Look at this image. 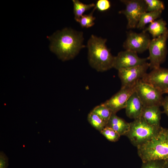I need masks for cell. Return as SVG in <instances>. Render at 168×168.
Listing matches in <instances>:
<instances>
[{
  "mask_svg": "<svg viewBox=\"0 0 168 168\" xmlns=\"http://www.w3.org/2000/svg\"><path fill=\"white\" fill-rule=\"evenodd\" d=\"M135 86L121 87L119 91L103 104L113 113L116 114L125 108L129 98L135 91Z\"/></svg>",
  "mask_w": 168,
  "mask_h": 168,
  "instance_id": "obj_12",
  "label": "cell"
},
{
  "mask_svg": "<svg viewBox=\"0 0 168 168\" xmlns=\"http://www.w3.org/2000/svg\"><path fill=\"white\" fill-rule=\"evenodd\" d=\"M149 68L148 62L136 67L120 69L118 70V75L121 83V87L135 86L137 82L141 79L147 73Z\"/></svg>",
  "mask_w": 168,
  "mask_h": 168,
  "instance_id": "obj_8",
  "label": "cell"
},
{
  "mask_svg": "<svg viewBox=\"0 0 168 168\" xmlns=\"http://www.w3.org/2000/svg\"><path fill=\"white\" fill-rule=\"evenodd\" d=\"M108 140L116 142L119 140L120 135L111 128L106 126L100 132Z\"/></svg>",
  "mask_w": 168,
  "mask_h": 168,
  "instance_id": "obj_23",
  "label": "cell"
},
{
  "mask_svg": "<svg viewBox=\"0 0 168 168\" xmlns=\"http://www.w3.org/2000/svg\"><path fill=\"white\" fill-rule=\"evenodd\" d=\"M130 128L126 136L137 148L142 146L154 136L161 126L151 125L141 117L129 123Z\"/></svg>",
  "mask_w": 168,
  "mask_h": 168,
  "instance_id": "obj_4",
  "label": "cell"
},
{
  "mask_svg": "<svg viewBox=\"0 0 168 168\" xmlns=\"http://www.w3.org/2000/svg\"><path fill=\"white\" fill-rule=\"evenodd\" d=\"M87 120L91 125L100 132L106 125V123L92 111L88 115Z\"/></svg>",
  "mask_w": 168,
  "mask_h": 168,
  "instance_id": "obj_19",
  "label": "cell"
},
{
  "mask_svg": "<svg viewBox=\"0 0 168 168\" xmlns=\"http://www.w3.org/2000/svg\"><path fill=\"white\" fill-rule=\"evenodd\" d=\"M73 13L76 21L78 22L81 17L86 11L94 7L95 4L93 3L89 4H84L78 0H73Z\"/></svg>",
  "mask_w": 168,
  "mask_h": 168,
  "instance_id": "obj_17",
  "label": "cell"
},
{
  "mask_svg": "<svg viewBox=\"0 0 168 168\" xmlns=\"http://www.w3.org/2000/svg\"><path fill=\"white\" fill-rule=\"evenodd\" d=\"M106 126L117 132L120 136H126L128 132L130 124L124 119L113 113L108 122Z\"/></svg>",
  "mask_w": 168,
  "mask_h": 168,
  "instance_id": "obj_15",
  "label": "cell"
},
{
  "mask_svg": "<svg viewBox=\"0 0 168 168\" xmlns=\"http://www.w3.org/2000/svg\"><path fill=\"white\" fill-rule=\"evenodd\" d=\"M110 7V2L108 0H98L97 1L95 6L96 9L100 12L107 11Z\"/></svg>",
  "mask_w": 168,
  "mask_h": 168,
  "instance_id": "obj_25",
  "label": "cell"
},
{
  "mask_svg": "<svg viewBox=\"0 0 168 168\" xmlns=\"http://www.w3.org/2000/svg\"><path fill=\"white\" fill-rule=\"evenodd\" d=\"M167 23L165 20L161 18L156 20L150 23L148 26L143 31L148 32L153 38H157L165 33L168 30Z\"/></svg>",
  "mask_w": 168,
  "mask_h": 168,
  "instance_id": "obj_16",
  "label": "cell"
},
{
  "mask_svg": "<svg viewBox=\"0 0 168 168\" xmlns=\"http://www.w3.org/2000/svg\"><path fill=\"white\" fill-rule=\"evenodd\" d=\"M96 9L95 7L90 14L83 15L81 17L78 22L82 27L88 28L91 27L94 25V21L96 18L93 16V13Z\"/></svg>",
  "mask_w": 168,
  "mask_h": 168,
  "instance_id": "obj_22",
  "label": "cell"
},
{
  "mask_svg": "<svg viewBox=\"0 0 168 168\" xmlns=\"http://www.w3.org/2000/svg\"><path fill=\"white\" fill-rule=\"evenodd\" d=\"M125 6L124 9L119 13L124 15L127 20V28H136L142 15L147 12L144 0H121Z\"/></svg>",
  "mask_w": 168,
  "mask_h": 168,
  "instance_id": "obj_7",
  "label": "cell"
},
{
  "mask_svg": "<svg viewBox=\"0 0 168 168\" xmlns=\"http://www.w3.org/2000/svg\"><path fill=\"white\" fill-rule=\"evenodd\" d=\"M158 106H143L141 117L149 124L159 127L161 112Z\"/></svg>",
  "mask_w": 168,
  "mask_h": 168,
  "instance_id": "obj_14",
  "label": "cell"
},
{
  "mask_svg": "<svg viewBox=\"0 0 168 168\" xmlns=\"http://www.w3.org/2000/svg\"><path fill=\"white\" fill-rule=\"evenodd\" d=\"M166 161L154 160L143 162L141 168H164Z\"/></svg>",
  "mask_w": 168,
  "mask_h": 168,
  "instance_id": "obj_24",
  "label": "cell"
},
{
  "mask_svg": "<svg viewBox=\"0 0 168 168\" xmlns=\"http://www.w3.org/2000/svg\"><path fill=\"white\" fill-rule=\"evenodd\" d=\"M106 39L93 35L87 45L89 65L98 72H104L113 68L114 57L107 48Z\"/></svg>",
  "mask_w": 168,
  "mask_h": 168,
  "instance_id": "obj_2",
  "label": "cell"
},
{
  "mask_svg": "<svg viewBox=\"0 0 168 168\" xmlns=\"http://www.w3.org/2000/svg\"><path fill=\"white\" fill-rule=\"evenodd\" d=\"M147 12L162 11L165 8L163 2L160 0H144Z\"/></svg>",
  "mask_w": 168,
  "mask_h": 168,
  "instance_id": "obj_21",
  "label": "cell"
},
{
  "mask_svg": "<svg viewBox=\"0 0 168 168\" xmlns=\"http://www.w3.org/2000/svg\"><path fill=\"white\" fill-rule=\"evenodd\" d=\"M162 106L163 107V113H165L168 117V96L164 98Z\"/></svg>",
  "mask_w": 168,
  "mask_h": 168,
  "instance_id": "obj_27",
  "label": "cell"
},
{
  "mask_svg": "<svg viewBox=\"0 0 168 168\" xmlns=\"http://www.w3.org/2000/svg\"><path fill=\"white\" fill-rule=\"evenodd\" d=\"M8 165V159L4 152H0V168H7Z\"/></svg>",
  "mask_w": 168,
  "mask_h": 168,
  "instance_id": "obj_26",
  "label": "cell"
},
{
  "mask_svg": "<svg viewBox=\"0 0 168 168\" xmlns=\"http://www.w3.org/2000/svg\"><path fill=\"white\" fill-rule=\"evenodd\" d=\"M168 39V30L159 37L150 41L148 49L149 55V68L152 70L158 68L166 60L167 53L166 42Z\"/></svg>",
  "mask_w": 168,
  "mask_h": 168,
  "instance_id": "obj_5",
  "label": "cell"
},
{
  "mask_svg": "<svg viewBox=\"0 0 168 168\" xmlns=\"http://www.w3.org/2000/svg\"><path fill=\"white\" fill-rule=\"evenodd\" d=\"M142 162L154 160L168 159V128L161 127L151 138L137 148Z\"/></svg>",
  "mask_w": 168,
  "mask_h": 168,
  "instance_id": "obj_3",
  "label": "cell"
},
{
  "mask_svg": "<svg viewBox=\"0 0 168 168\" xmlns=\"http://www.w3.org/2000/svg\"><path fill=\"white\" fill-rule=\"evenodd\" d=\"M162 11H156L146 12L141 16L136 28L138 29H142L149 23H151L159 17L162 12Z\"/></svg>",
  "mask_w": 168,
  "mask_h": 168,
  "instance_id": "obj_18",
  "label": "cell"
},
{
  "mask_svg": "<svg viewBox=\"0 0 168 168\" xmlns=\"http://www.w3.org/2000/svg\"><path fill=\"white\" fill-rule=\"evenodd\" d=\"M148 58L139 57L137 53L128 50L121 51L115 56L113 68L118 70L142 65L147 62Z\"/></svg>",
  "mask_w": 168,
  "mask_h": 168,
  "instance_id": "obj_10",
  "label": "cell"
},
{
  "mask_svg": "<svg viewBox=\"0 0 168 168\" xmlns=\"http://www.w3.org/2000/svg\"><path fill=\"white\" fill-rule=\"evenodd\" d=\"M143 106L135 91L129 98L126 105V115L134 119L141 117Z\"/></svg>",
  "mask_w": 168,
  "mask_h": 168,
  "instance_id": "obj_13",
  "label": "cell"
},
{
  "mask_svg": "<svg viewBox=\"0 0 168 168\" xmlns=\"http://www.w3.org/2000/svg\"><path fill=\"white\" fill-rule=\"evenodd\" d=\"M143 106H162L164 98L162 93L151 85L139 80L135 86Z\"/></svg>",
  "mask_w": 168,
  "mask_h": 168,
  "instance_id": "obj_6",
  "label": "cell"
},
{
  "mask_svg": "<svg viewBox=\"0 0 168 168\" xmlns=\"http://www.w3.org/2000/svg\"><path fill=\"white\" fill-rule=\"evenodd\" d=\"M151 40L149 35L143 30L140 33L130 31L127 33L123 46L125 50L141 53L148 49Z\"/></svg>",
  "mask_w": 168,
  "mask_h": 168,
  "instance_id": "obj_9",
  "label": "cell"
},
{
  "mask_svg": "<svg viewBox=\"0 0 168 168\" xmlns=\"http://www.w3.org/2000/svg\"><path fill=\"white\" fill-rule=\"evenodd\" d=\"M161 91L163 94L168 89V68L161 67L146 73L142 79Z\"/></svg>",
  "mask_w": 168,
  "mask_h": 168,
  "instance_id": "obj_11",
  "label": "cell"
},
{
  "mask_svg": "<svg viewBox=\"0 0 168 168\" xmlns=\"http://www.w3.org/2000/svg\"><path fill=\"white\" fill-rule=\"evenodd\" d=\"M91 111L100 117L106 124L113 113L103 103L96 106Z\"/></svg>",
  "mask_w": 168,
  "mask_h": 168,
  "instance_id": "obj_20",
  "label": "cell"
},
{
  "mask_svg": "<svg viewBox=\"0 0 168 168\" xmlns=\"http://www.w3.org/2000/svg\"><path fill=\"white\" fill-rule=\"evenodd\" d=\"M165 93L168 94V90L166 91V92Z\"/></svg>",
  "mask_w": 168,
  "mask_h": 168,
  "instance_id": "obj_29",
  "label": "cell"
},
{
  "mask_svg": "<svg viewBox=\"0 0 168 168\" xmlns=\"http://www.w3.org/2000/svg\"><path fill=\"white\" fill-rule=\"evenodd\" d=\"M48 38L50 50L63 61L73 59L86 47L83 32L70 28L57 30Z\"/></svg>",
  "mask_w": 168,
  "mask_h": 168,
  "instance_id": "obj_1",
  "label": "cell"
},
{
  "mask_svg": "<svg viewBox=\"0 0 168 168\" xmlns=\"http://www.w3.org/2000/svg\"><path fill=\"white\" fill-rule=\"evenodd\" d=\"M164 168H168V159L166 161Z\"/></svg>",
  "mask_w": 168,
  "mask_h": 168,
  "instance_id": "obj_28",
  "label": "cell"
}]
</instances>
